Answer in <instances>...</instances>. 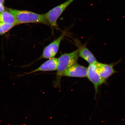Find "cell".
<instances>
[{
    "mask_svg": "<svg viewBox=\"0 0 125 125\" xmlns=\"http://www.w3.org/2000/svg\"><path fill=\"white\" fill-rule=\"evenodd\" d=\"M4 0H0V3L4 4Z\"/></svg>",
    "mask_w": 125,
    "mask_h": 125,
    "instance_id": "4fadbf2b",
    "label": "cell"
},
{
    "mask_svg": "<svg viewBox=\"0 0 125 125\" xmlns=\"http://www.w3.org/2000/svg\"><path fill=\"white\" fill-rule=\"evenodd\" d=\"M7 10L15 16L18 25L22 23H38L50 25L43 14L36 13L28 10L9 8Z\"/></svg>",
    "mask_w": 125,
    "mask_h": 125,
    "instance_id": "7a4b0ae2",
    "label": "cell"
},
{
    "mask_svg": "<svg viewBox=\"0 0 125 125\" xmlns=\"http://www.w3.org/2000/svg\"><path fill=\"white\" fill-rule=\"evenodd\" d=\"M121 61L119 60L116 62L110 64L102 63L98 62H96L98 74L104 83L107 79L117 72L114 67Z\"/></svg>",
    "mask_w": 125,
    "mask_h": 125,
    "instance_id": "277c9868",
    "label": "cell"
},
{
    "mask_svg": "<svg viewBox=\"0 0 125 125\" xmlns=\"http://www.w3.org/2000/svg\"><path fill=\"white\" fill-rule=\"evenodd\" d=\"M65 35V32L62 33L58 38L45 47L40 59H50L54 58L57 54L61 42Z\"/></svg>",
    "mask_w": 125,
    "mask_h": 125,
    "instance_id": "5b68a950",
    "label": "cell"
},
{
    "mask_svg": "<svg viewBox=\"0 0 125 125\" xmlns=\"http://www.w3.org/2000/svg\"><path fill=\"white\" fill-rule=\"evenodd\" d=\"M74 0H68L43 14L51 26L55 27H58L57 23V20L65 9Z\"/></svg>",
    "mask_w": 125,
    "mask_h": 125,
    "instance_id": "3957f363",
    "label": "cell"
},
{
    "mask_svg": "<svg viewBox=\"0 0 125 125\" xmlns=\"http://www.w3.org/2000/svg\"><path fill=\"white\" fill-rule=\"evenodd\" d=\"M87 68L79 64H74L64 73L63 76L67 77L84 78L87 77Z\"/></svg>",
    "mask_w": 125,
    "mask_h": 125,
    "instance_id": "52a82bcc",
    "label": "cell"
},
{
    "mask_svg": "<svg viewBox=\"0 0 125 125\" xmlns=\"http://www.w3.org/2000/svg\"><path fill=\"white\" fill-rule=\"evenodd\" d=\"M0 22L15 26L18 25L15 16L8 10L0 13Z\"/></svg>",
    "mask_w": 125,
    "mask_h": 125,
    "instance_id": "30bf717a",
    "label": "cell"
},
{
    "mask_svg": "<svg viewBox=\"0 0 125 125\" xmlns=\"http://www.w3.org/2000/svg\"><path fill=\"white\" fill-rule=\"evenodd\" d=\"M58 58H53L50 59L42 64L38 68L29 73H25V74H28L40 71H51L57 70Z\"/></svg>",
    "mask_w": 125,
    "mask_h": 125,
    "instance_id": "ba28073f",
    "label": "cell"
},
{
    "mask_svg": "<svg viewBox=\"0 0 125 125\" xmlns=\"http://www.w3.org/2000/svg\"><path fill=\"white\" fill-rule=\"evenodd\" d=\"M5 9L3 4L0 3V13L4 11Z\"/></svg>",
    "mask_w": 125,
    "mask_h": 125,
    "instance_id": "7c38bea8",
    "label": "cell"
},
{
    "mask_svg": "<svg viewBox=\"0 0 125 125\" xmlns=\"http://www.w3.org/2000/svg\"><path fill=\"white\" fill-rule=\"evenodd\" d=\"M79 57V49L68 53L62 55L58 58L57 73L53 85L60 88L62 76L65 71L74 64L77 63Z\"/></svg>",
    "mask_w": 125,
    "mask_h": 125,
    "instance_id": "6da1fadb",
    "label": "cell"
},
{
    "mask_svg": "<svg viewBox=\"0 0 125 125\" xmlns=\"http://www.w3.org/2000/svg\"><path fill=\"white\" fill-rule=\"evenodd\" d=\"M96 63L89 64L87 68V76L89 80L93 84L95 97L98 93L99 86L104 83L98 74Z\"/></svg>",
    "mask_w": 125,
    "mask_h": 125,
    "instance_id": "8992f818",
    "label": "cell"
},
{
    "mask_svg": "<svg viewBox=\"0 0 125 125\" xmlns=\"http://www.w3.org/2000/svg\"><path fill=\"white\" fill-rule=\"evenodd\" d=\"M79 56L83 59L89 64L97 62L96 57L86 46H83L79 49Z\"/></svg>",
    "mask_w": 125,
    "mask_h": 125,
    "instance_id": "9c48e42d",
    "label": "cell"
},
{
    "mask_svg": "<svg viewBox=\"0 0 125 125\" xmlns=\"http://www.w3.org/2000/svg\"><path fill=\"white\" fill-rule=\"evenodd\" d=\"M15 26L0 22V35L7 32Z\"/></svg>",
    "mask_w": 125,
    "mask_h": 125,
    "instance_id": "8fae6325",
    "label": "cell"
}]
</instances>
